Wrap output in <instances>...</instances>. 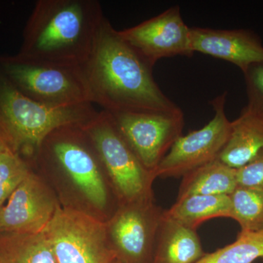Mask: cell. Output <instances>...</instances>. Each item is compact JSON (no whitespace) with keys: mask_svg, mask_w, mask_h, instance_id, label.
I'll return each instance as SVG.
<instances>
[{"mask_svg":"<svg viewBox=\"0 0 263 263\" xmlns=\"http://www.w3.org/2000/svg\"><path fill=\"white\" fill-rule=\"evenodd\" d=\"M0 263H58L45 233H0Z\"/></svg>","mask_w":263,"mask_h":263,"instance_id":"cell-18","label":"cell"},{"mask_svg":"<svg viewBox=\"0 0 263 263\" xmlns=\"http://www.w3.org/2000/svg\"><path fill=\"white\" fill-rule=\"evenodd\" d=\"M110 180L119 205L153 201L155 174L141 164L105 110L83 125Z\"/></svg>","mask_w":263,"mask_h":263,"instance_id":"cell-4","label":"cell"},{"mask_svg":"<svg viewBox=\"0 0 263 263\" xmlns=\"http://www.w3.org/2000/svg\"><path fill=\"white\" fill-rule=\"evenodd\" d=\"M238 186L263 190V150L253 160L237 169Z\"/></svg>","mask_w":263,"mask_h":263,"instance_id":"cell-23","label":"cell"},{"mask_svg":"<svg viewBox=\"0 0 263 263\" xmlns=\"http://www.w3.org/2000/svg\"><path fill=\"white\" fill-rule=\"evenodd\" d=\"M164 211L154 200L119 205L106 221L116 259L123 263H152Z\"/></svg>","mask_w":263,"mask_h":263,"instance_id":"cell-10","label":"cell"},{"mask_svg":"<svg viewBox=\"0 0 263 263\" xmlns=\"http://www.w3.org/2000/svg\"><path fill=\"white\" fill-rule=\"evenodd\" d=\"M193 53H203L236 65L245 73L249 67L263 63L260 38L247 29H214L190 27Z\"/></svg>","mask_w":263,"mask_h":263,"instance_id":"cell-13","label":"cell"},{"mask_svg":"<svg viewBox=\"0 0 263 263\" xmlns=\"http://www.w3.org/2000/svg\"><path fill=\"white\" fill-rule=\"evenodd\" d=\"M226 98L224 92L211 102L214 116L203 127L178 138L156 170V177H183L217 160L231 129L224 109Z\"/></svg>","mask_w":263,"mask_h":263,"instance_id":"cell-9","label":"cell"},{"mask_svg":"<svg viewBox=\"0 0 263 263\" xmlns=\"http://www.w3.org/2000/svg\"><path fill=\"white\" fill-rule=\"evenodd\" d=\"M105 17L95 0H39L24 31L19 55L56 65L80 66L91 53Z\"/></svg>","mask_w":263,"mask_h":263,"instance_id":"cell-2","label":"cell"},{"mask_svg":"<svg viewBox=\"0 0 263 263\" xmlns=\"http://www.w3.org/2000/svg\"><path fill=\"white\" fill-rule=\"evenodd\" d=\"M230 197L231 219L239 224L240 231L263 230V190L238 186Z\"/></svg>","mask_w":263,"mask_h":263,"instance_id":"cell-20","label":"cell"},{"mask_svg":"<svg viewBox=\"0 0 263 263\" xmlns=\"http://www.w3.org/2000/svg\"><path fill=\"white\" fill-rule=\"evenodd\" d=\"M263 257V230L240 231L230 245L206 253L196 263H253Z\"/></svg>","mask_w":263,"mask_h":263,"instance_id":"cell-19","label":"cell"},{"mask_svg":"<svg viewBox=\"0 0 263 263\" xmlns=\"http://www.w3.org/2000/svg\"><path fill=\"white\" fill-rule=\"evenodd\" d=\"M205 254L197 230L181 226L163 214L152 263H196Z\"/></svg>","mask_w":263,"mask_h":263,"instance_id":"cell-15","label":"cell"},{"mask_svg":"<svg viewBox=\"0 0 263 263\" xmlns=\"http://www.w3.org/2000/svg\"><path fill=\"white\" fill-rule=\"evenodd\" d=\"M108 113L119 134L141 164L155 174L175 142L182 136L183 111Z\"/></svg>","mask_w":263,"mask_h":263,"instance_id":"cell-8","label":"cell"},{"mask_svg":"<svg viewBox=\"0 0 263 263\" xmlns=\"http://www.w3.org/2000/svg\"><path fill=\"white\" fill-rule=\"evenodd\" d=\"M92 104L51 108L18 91L4 76L0 79V122L15 152L35 153L51 133L69 125H84L97 115Z\"/></svg>","mask_w":263,"mask_h":263,"instance_id":"cell-3","label":"cell"},{"mask_svg":"<svg viewBox=\"0 0 263 263\" xmlns=\"http://www.w3.org/2000/svg\"><path fill=\"white\" fill-rule=\"evenodd\" d=\"M243 75L248 98L246 107L263 119V63L252 65Z\"/></svg>","mask_w":263,"mask_h":263,"instance_id":"cell-22","label":"cell"},{"mask_svg":"<svg viewBox=\"0 0 263 263\" xmlns=\"http://www.w3.org/2000/svg\"><path fill=\"white\" fill-rule=\"evenodd\" d=\"M13 148L11 141H10V137L8 133L5 130L3 124L0 122V154L5 152V151Z\"/></svg>","mask_w":263,"mask_h":263,"instance_id":"cell-24","label":"cell"},{"mask_svg":"<svg viewBox=\"0 0 263 263\" xmlns=\"http://www.w3.org/2000/svg\"><path fill=\"white\" fill-rule=\"evenodd\" d=\"M263 150V119L249 110H242L231 122V129L226 146L218 160L238 169L253 160Z\"/></svg>","mask_w":263,"mask_h":263,"instance_id":"cell-14","label":"cell"},{"mask_svg":"<svg viewBox=\"0 0 263 263\" xmlns=\"http://www.w3.org/2000/svg\"><path fill=\"white\" fill-rule=\"evenodd\" d=\"M32 171L13 148L0 154V209Z\"/></svg>","mask_w":263,"mask_h":263,"instance_id":"cell-21","label":"cell"},{"mask_svg":"<svg viewBox=\"0 0 263 263\" xmlns=\"http://www.w3.org/2000/svg\"><path fill=\"white\" fill-rule=\"evenodd\" d=\"M36 152L60 167L91 205L100 209L106 207L108 195L102 173L103 163L83 125L56 129Z\"/></svg>","mask_w":263,"mask_h":263,"instance_id":"cell-6","label":"cell"},{"mask_svg":"<svg viewBox=\"0 0 263 263\" xmlns=\"http://www.w3.org/2000/svg\"><path fill=\"white\" fill-rule=\"evenodd\" d=\"M119 34L152 67L162 59L194 54L190 45V27L185 24L178 5L138 25L119 31Z\"/></svg>","mask_w":263,"mask_h":263,"instance_id":"cell-11","label":"cell"},{"mask_svg":"<svg viewBox=\"0 0 263 263\" xmlns=\"http://www.w3.org/2000/svg\"><path fill=\"white\" fill-rule=\"evenodd\" d=\"M91 104L107 112L182 111L156 83L153 67L103 18L94 48L80 65Z\"/></svg>","mask_w":263,"mask_h":263,"instance_id":"cell-1","label":"cell"},{"mask_svg":"<svg viewBox=\"0 0 263 263\" xmlns=\"http://www.w3.org/2000/svg\"><path fill=\"white\" fill-rule=\"evenodd\" d=\"M262 262H263V257H262Z\"/></svg>","mask_w":263,"mask_h":263,"instance_id":"cell-26","label":"cell"},{"mask_svg":"<svg viewBox=\"0 0 263 263\" xmlns=\"http://www.w3.org/2000/svg\"><path fill=\"white\" fill-rule=\"evenodd\" d=\"M113 263H123V262H120V261L117 260V259H115V260L114 261Z\"/></svg>","mask_w":263,"mask_h":263,"instance_id":"cell-25","label":"cell"},{"mask_svg":"<svg viewBox=\"0 0 263 263\" xmlns=\"http://www.w3.org/2000/svg\"><path fill=\"white\" fill-rule=\"evenodd\" d=\"M58 205L50 189L31 172L0 209V233H43Z\"/></svg>","mask_w":263,"mask_h":263,"instance_id":"cell-12","label":"cell"},{"mask_svg":"<svg viewBox=\"0 0 263 263\" xmlns=\"http://www.w3.org/2000/svg\"><path fill=\"white\" fill-rule=\"evenodd\" d=\"M43 233L58 263H113L106 221L72 207L58 205Z\"/></svg>","mask_w":263,"mask_h":263,"instance_id":"cell-7","label":"cell"},{"mask_svg":"<svg viewBox=\"0 0 263 263\" xmlns=\"http://www.w3.org/2000/svg\"><path fill=\"white\" fill-rule=\"evenodd\" d=\"M164 216L181 226L197 230L200 224L219 217H232L230 195H193L164 211Z\"/></svg>","mask_w":263,"mask_h":263,"instance_id":"cell-17","label":"cell"},{"mask_svg":"<svg viewBox=\"0 0 263 263\" xmlns=\"http://www.w3.org/2000/svg\"><path fill=\"white\" fill-rule=\"evenodd\" d=\"M236 172L218 159L204 164L183 176L176 200L193 195H230L238 186Z\"/></svg>","mask_w":263,"mask_h":263,"instance_id":"cell-16","label":"cell"},{"mask_svg":"<svg viewBox=\"0 0 263 263\" xmlns=\"http://www.w3.org/2000/svg\"><path fill=\"white\" fill-rule=\"evenodd\" d=\"M3 76L26 97L51 108L91 103L80 66L36 61L20 55L0 61Z\"/></svg>","mask_w":263,"mask_h":263,"instance_id":"cell-5","label":"cell"}]
</instances>
